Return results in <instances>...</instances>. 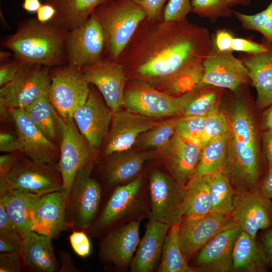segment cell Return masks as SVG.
<instances>
[{"label": "cell", "instance_id": "6da1fadb", "mask_svg": "<svg viewBox=\"0 0 272 272\" xmlns=\"http://www.w3.org/2000/svg\"><path fill=\"white\" fill-rule=\"evenodd\" d=\"M224 95L223 112L229 123L223 172L236 194L260 189L268 166L263 153L260 116L253 108L246 89Z\"/></svg>", "mask_w": 272, "mask_h": 272}, {"label": "cell", "instance_id": "7a4b0ae2", "mask_svg": "<svg viewBox=\"0 0 272 272\" xmlns=\"http://www.w3.org/2000/svg\"><path fill=\"white\" fill-rule=\"evenodd\" d=\"M165 44L138 66L137 74L160 88L180 73L203 66L211 51L209 31L186 19L166 23Z\"/></svg>", "mask_w": 272, "mask_h": 272}, {"label": "cell", "instance_id": "3957f363", "mask_svg": "<svg viewBox=\"0 0 272 272\" xmlns=\"http://www.w3.org/2000/svg\"><path fill=\"white\" fill-rule=\"evenodd\" d=\"M67 32L51 22L41 23L31 19L21 23L2 45L22 62L59 66L66 63L64 42Z\"/></svg>", "mask_w": 272, "mask_h": 272}, {"label": "cell", "instance_id": "277c9868", "mask_svg": "<svg viewBox=\"0 0 272 272\" xmlns=\"http://www.w3.org/2000/svg\"><path fill=\"white\" fill-rule=\"evenodd\" d=\"M94 12L103 28L108 51L115 59L147 18L145 10L132 0H112L99 6Z\"/></svg>", "mask_w": 272, "mask_h": 272}, {"label": "cell", "instance_id": "5b68a950", "mask_svg": "<svg viewBox=\"0 0 272 272\" xmlns=\"http://www.w3.org/2000/svg\"><path fill=\"white\" fill-rule=\"evenodd\" d=\"M50 83L49 67L22 62L14 79L1 87V108L25 109L40 97L47 95Z\"/></svg>", "mask_w": 272, "mask_h": 272}, {"label": "cell", "instance_id": "8992f818", "mask_svg": "<svg viewBox=\"0 0 272 272\" xmlns=\"http://www.w3.org/2000/svg\"><path fill=\"white\" fill-rule=\"evenodd\" d=\"M60 125L59 158L55 167L61 176L62 192L69 202L78 172L90 161H95V152L79 131L73 117L63 119L60 116Z\"/></svg>", "mask_w": 272, "mask_h": 272}, {"label": "cell", "instance_id": "52a82bcc", "mask_svg": "<svg viewBox=\"0 0 272 272\" xmlns=\"http://www.w3.org/2000/svg\"><path fill=\"white\" fill-rule=\"evenodd\" d=\"M47 97L63 119L72 118L86 101L90 88L81 70L68 65L53 69Z\"/></svg>", "mask_w": 272, "mask_h": 272}, {"label": "cell", "instance_id": "ba28073f", "mask_svg": "<svg viewBox=\"0 0 272 272\" xmlns=\"http://www.w3.org/2000/svg\"><path fill=\"white\" fill-rule=\"evenodd\" d=\"M95 161L78 172L72 185L67 208L70 226L78 230L88 228L96 216L101 198V188L91 176Z\"/></svg>", "mask_w": 272, "mask_h": 272}, {"label": "cell", "instance_id": "9c48e42d", "mask_svg": "<svg viewBox=\"0 0 272 272\" xmlns=\"http://www.w3.org/2000/svg\"><path fill=\"white\" fill-rule=\"evenodd\" d=\"M7 182L9 190L40 195L62 189L61 176L55 165L19 156L7 175Z\"/></svg>", "mask_w": 272, "mask_h": 272}, {"label": "cell", "instance_id": "30bf717a", "mask_svg": "<svg viewBox=\"0 0 272 272\" xmlns=\"http://www.w3.org/2000/svg\"><path fill=\"white\" fill-rule=\"evenodd\" d=\"M105 45L103 28L94 12L86 21L68 31L64 42L67 65L82 70L101 59Z\"/></svg>", "mask_w": 272, "mask_h": 272}, {"label": "cell", "instance_id": "8fae6325", "mask_svg": "<svg viewBox=\"0 0 272 272\" xmlns=\"http://www.w3.org/2000/svg\"><path fill=\"white\" fill-rule=\"evenodd\" d=\"M185 186L158 169L149 177L150 218L170 226L179 224L183 218Z\"/></svg>", "mask_w": 272, "mask_h": 272}, {"label": "cell", "instance_id": "7c38bea8", "mask_svg": "<svg viewBox=\"0 0 272 272\" xmlns=\"http://www.w3.org/2000/svg\"><path fill=\"white\" fill-rule=\"evenodd\" d=\"M235 223L232 215L214 212L199 217L183 218L178 225V238L186 260L219 233Z\"/></svg>", "mask_w": 272, "mask_h": 272}, {"label": "cell", "instance_id": "4fadbf2b", "mask_svg": "<svg viewBox=\"0 0 272 272\" xmlns=\"http://www.w3.org/2000/svg\"><path fill=\"white\" fill-rule=\"evenodd\" d=\"M124 100L127 109L148 117L180 116L177 97L162 92L146 82H132L125 88Z\"/></svg>", "mask_w": 272, "mask_h": 272}, {"label": "cell", "instance_id": "5bb4252c", "mask_svg": "<svg viewBox=\"0 0 272 272\" xmlns=\"http://www.w3.org/2000/svg\"><path fill=\"white\" fill-rule=\"evenodd\" d=\"M203 66L201 83L233 92L250 83L247 69L240 59L235 57L232 52L217 50L213 44L203 60Z\"/></svg>", "mask_w": 272, "mask_h": 272}, {"label": "cell", "instance_id": "9a60e30c", "mask_svg": "<svg viewBox=\"0 0 272 272\" xmlns=\"http://www.w3.org/2000/svg\"><path fill=\"white\" fill-rule=\"evenodd\" d=\"M113 114L105 101L91 89L86 102L74 113L79 131L95 152L107 135Z\"/></svg>", "mask_w": 272, "mask_h": 272}, {"label": "cell", "instance_id": "2e32d148", "mask_svg": "<svg viewBox=\"0 0 272 272\" xmlns=\"http://www.w3.org/2000/svg\"><path fill=\"white\" fill-rule=\"evenodd\" d=\"M201 149L175 132L164 146L156 150V158L177 183L185 186L194 175Z\"/></svg>", "mask_w": 272, "mask_h": 272}, {"label": "cell", "instance_id": "e0dca14e", "mask_svg": "<svg viewBox=\"0 0 272 272\" xmlns=\"http://www.w3.org/2000/svg\"><path fill=\"white\" fill-rule=\"evenodd\" d=\"M157 119L128 109L114 112L106 138L105 156L131 149L142 133L158 123L160 120Z\"/></svg>", "mask_w": 272, "mask_h": 272}, {"label": "cell", "instance_id": "ac0fdd59", "mask_svg": "<svg viewBox=\"0 0 272 272\" xmlns=\"http://www.w3.org/2000/svg\"><path fill=\"white\" fill-rule=\"evenodd\" d=\"M233 205L234 221L253 238L259 230L272 227V199L264 196L260 189L235 194Z\"/></svg>", "mask_w": 272, "mask_h": 272}, {"label": "cell", "instance_id": "d6986e66", "mask_svg": "<svg viewBox=\"0 0 272 272\" xmlns=\"http://www.w3.org/2000/svg\"><path fill=\"white\" fill-rule=\"evenodd\" d=\"M81 70L88 82L96 86L114 113L124 106L126 77L121 64L101 58Z\"/></svg>", "mask_w": 272, "mask_h": 272}, {"label": "cell", "instance_id": "ffe728a7", "mask_svg": "<svg viewBox=\"0 0 272 272\" xmlns=\"http://www.w3.org/2000/svg\"><path fill=\"white\" fill-rule=\"evenodd\" d=\"M8 111L21 143V152L34 160L55 165L60 152L55 143L43 134L24 109Z\"/></svg>", "mask_w": 272, "mask_h": 272}, {"label": "cell", "instance_id": "44dd1931", "mask_svg": "<svg viewBox=\"0 0 272 272\" xmlns=\"http://www.w3.org/2000/svg\"><path fill=\"white\" fill-rule=\"evenodd\" d=\"M241 231L236 223L222 231L199 250L194 260L197 269L226 272L232 270V255L236 239Z\"/></svg>", "mask_w": 272, "mask_h": 272}, {"label": "cell", "instance_id": "7402d4cb", "mask_svg": "<svg viewBox=\"0 0 272 272\" xmlns=\"http://www.w3.org/2000/svg\"><path fill=\"white\" fill-rule=\"evenodd\" d=\"M140 225V220H134L109 232L100 244L103 259L121 268L130 265L141 241Z\"/></svg>", "mask_w": 272, "mask_h": 272}, {"label": "cell", "instance_id": "603a6c76", "mask_svg": "<svg viewBox=\"0 0 272 272\" xmlns=\"http://www.w3.org/2000/svg\"><path fill=\"white\" fill-rule=\"evenodd\" d=\"M266 50L255 54L239 57L247 69L250 83L255 88V107L259 111L272 105V43L262 37Z\"/></svg>", "mask_w": 272, "mask_h": 272}, {"label": "cell", "instance_id": "cb8c5ba5", "mask_svg": "<svg viewBox=\"0 0 272 272\" xmlns=\"http://www.w3.org/2000/svg\"><path fill=\"white\" fill-rule=\"evenodd\" d=\"M67 205L62 191L41 196L35 210L33 232L51 239L57 237L70 226L67 217Z\"/></svg>", "mask_w": 272, "mask_h": 272}, {"label": "cell", "instance_id": "d4e9b609", "mask_svg": "<svg viewBox=\"0 0 272 272\" xmlns=\"http://www.w3.org/2000/svg\"><path fill=\"white\" fill-rule=\"evenodd\" d=\"M104 173L111 185L123 184L133 180L147 161L156 158V151L131 149L116 152L106 157Z\"/></svg>", "mask_w": 272, "mask_h": 272}, {"label": "cell", "instance_id": "484cf974", "mask_svg": "<svg viewBox=\"0 0 272 272\" xmlns=\"http://www.w3.org/2000/svg\"><path fill=\"white\" fill-rule=\"evenodd\" d=\"M171 226L150 219L145 235L130 263L132 272H151L160 261L166 236Z\"/></svg>", "mask_w": 272, "mask_h": 272}, {"label": "cell", "instance_id": "4316f807", "mask_svg": "<svg viewBox=\"0 0 272 272\" xmlns=\"http://www.w3.org/2000/svg\"><path fill=\"white\" fill-rule=\"evenodd\" d=\"M225 89L199 83L177 97L180 116H208L219 110Z\"/></svg>", "mask_w": 272, "mask_h": 272}, {"label": "cell", "instance_id": "83f0119b", "mask_svg": "<svg viewBox=\"0 0 272 272\" xmlns=\"http://www.w3.org/2000/svg\"><path fill=\"white\" fill-rule=\"evenodd\" d=\"M42 195L10 189L0 194L6 211L17 232L23 239L32 232L37 203Z\"/></svg>", "mask_w": 272, "mask_h": 272}, {"label": "cell", "instance_id": "f1b7e54d", "mask_svg": "<svg viewBox=\"0 0 272 272\" xmlns=\"http://www.w3.org/2000/svg\"><path fill=\"white\" fill-rule=\"evenodd\" d=\"M22 259L30 269L40 272H54L58 264L51 238L35 232L22 239Z\"/></svg>", "mask_w": 272, "mask_h": 272}, {"label": "cell", "instance_id": "f546056e", "mask_svg": "<svg viewBox=\"0 0 272 272\" xmlns=\"http://www.w3.org/2000/svg\"><path fill=\"white\" fill-rule=\"evenodd\" d=\"M142 183L143 178L139 176L117 186L102 212L97 223V227H107L126 215L137 201Z\"/></svg>", "mask_w": 272, "mask_h": 272}, {"label": "cell", "instance_id": "4dcf8cb0", "mask_svg": "<svg viewBox=\"0 0 272 272\" xmlns=\"http://www.w3.org/2000/svg\"><path fill=\"white\" fill-rule=\"evenodd\" d=\"M269 267V261L261 243L241 230L233 249L232 270L265 272Z\"/></svg>", "mask_w": 272, "mask_h": 272}, {"label": "cell", "instance_id": "1f68e13d", "mask_svg": "<svg viewBox=\"0 0 272 272\" xmlns=\"http://www.w3.org/2000/svg\"><path fill=\"white\" fill-rule=\"evenodd\" d=\"M112 0H45L54 7L56 13L50 22L69 31L87 20L99 6Z\"/></svg>", "mask_w": 272, "mask_h": 272}, {"label": "cell", "instance_id": "d6a6232c", "mask_svg": "<svg viewBox=\"0 0 272 272\" xmlns=\"http://www.w3.org/2000/svg\"><path fill=\"white\" fill-rule=\"evenodd\" d=\"M210 174L194 175L185 186L183 218H195L211 212Z\"/></svg>", "mask_w": 272, "mask_h": 272}, {"label": "cell", "instance_id": "836d02e7", "mask_svg": "<svg viewBox=\"0 0 272 272\" xmlns=\"http://www.w3.org/2000/svg\"><path fill=\"white\" fill-rule=\"evenodd\" d=\"M32 121L50 141L60 140V115L47 95L43 96L25 109Z\"/></svg>", "mask_w": 272, "mask_h": 272}, {"label": "cell", "instance_id": "e575fe53", "mask_svg": "<svg viewBox=\"0 0 272 272\" xmlns=\"http://www.w3.org/2000/svg\"><path fill=\"white\" fill-rule=\"evenodd\" d=\"M178 225H171L166 236L162 251L159 272H194L184 256L179 244Z\"/></svg>", "mask_w": 272, "mask_h": 272}, {"label": "cell", "instance_id": "d590c367", "mask_svg": "<svg viewBox=\"0 0 272 272\" xmlns=\"http://www.w3.org/2000/svg\"><path fill=\"white\" fill-rule=\"evenodd\" d=\"M229 131L201 149L194 175L203 176L223 172Z\"/></svg>", "mask_w": 272, "mask_h": 272}, {"label": "cell", "instance_id": "8d00e7d4", "mask_svg": "<svg viewBox=\"0 0 272 272\" xmlns=\"http://www.w3.org/2000/svg\"><path fill=\"white\" fill-rule=\"evenodd\" d=\"M211 212L232 215L233 198L236 194L228 178L219 172L210 174Z\"/></svg>", "mask_w": 272, "mask_h": 272}, {"label": "cell", "instance_id": "74e56055", "mask_svg": "<svg viewBox=\"0 0 272 272\" xmlns=\"http://www.w3.org/2000/svg\"><path fill=\"white\" fill-rule=\"evenodd\" d=\"M179 115L160 120L154 127L142 133L137 143L145 149H159L164 146L175 132Z\"/></svg>", "mask_w": 272, "mask_h": 272}, {"label": "cell", "instance_id": "f35d334b", "mask_svg": "<svg viewBox=\"0 0 272 272\" xmlns=\"http://www.w3.org/2000/svg\"><path fill=\"white\" fill-rule=\"evenodd\" d=\"M233 15L246 30L259 32L262 38L272 43V1L265 9L254 15L232 10Z\"/></svg>", "mask_w": 272, "mask_h": 272}, {"label": "cell", "instance_id": "ab89813d", "mask_svg": "<svg viewBox=\"0 0 272 272\" xmlns=\"http://www.w3.org/2000/svg\"><path fill=\"white\" fill-rule=\"evenodd\" d=\"M229 128L225 113L220 110L215 111L207 116L204 132L196 145L202 149L228 132Z\"/></svg>", "mask_w": 272, "mask_h": 272}, {"label": "cell", "instance_id": "60d3db41", "mask_svg": "<svg viewBox=\"0 0 272 272\" xmlns=\"http://www.w3.org/2000/svg\"><path fill=\"white\" fill-rule=\"evenodd\" d=\"M191 12L215 23L220 18H230L232 10L223 0H191Z\"/></svg>", "mask_w": 272, "mask_h": 272}, {"label": "cell", "instance_id": "b9f144b4", "mask_svg": "<svg viewBox=\"0 0 272 272\" xmlns=\"http://www.w3.org/2000/svg\"><path fill=\"white\" fill-rule=\"evenodd\" d=\"M206 121L207 116H180L175 132L196 145L204 132Z\"/></svg>", "mask_w": 272, "mask_h": 272}, {"label": "cell", "instance_id": "7bdbcfd3", "mask_svg": "<svg viewBox=\"0 0 272 272\" xmlns=\"http://www.w3.org/2000/svg\"><path fill=\"white\" fill-rule=\"evenodd\" d=\"M190 12V0H169L163 9L164 22L168 23L183 20Z\"/></svg>", "mask_w": 272, "mask_h": 272}, {"label": "cell", "instance_id": "ee69618b", "mask_svg": "<svg viewBox=\"0 0 272 272\" xmlns=\"http://www.w3.org/2000/svg\"><path fill=\"white\" fill-rule=\"evenodd\" d=\"M69 240L74 252L79 256L86 257L91 250V245L89 238L83 230H74Z\"/></svg>", "mask_w": 272, "mask_h": 272}, {"label": "cell", "instance_id": "f6af8a7d", "mask_svg": "<svg viewBox=\"0 0 272 272\" xmlns=\"http://www.w3.org/2000/svg\"><path fill=\"white\" fill-rule=\"evenodd\" d=\"M265 43L261 40V43L252 39L235 37L233 41V51H240L246 54H255L266 50Z\"/></svg>", "mask_w": 272, "mask_h": 272}, {"label": "cell", "instance_id": "bcb514c9", "mask_svg": "<svg viewBox=\"0 0 272 272\" xmlns=\"http://www.w3.org/2000/svg\"><path fill=\"white\" fill-rule=\"evenodd\" d=\"M18 155L17 153H6L0 157V194L7 193L9 188L7 176Z\"/></svg>", "mask_w": 272, "mask_h": 272}, {"label": "cell", "instance_id": "7dc6e473", "mask_svg": "<svg viewBox=\"0 0 272 272\" xmlns=\"http://www.w3.org/2000/svg\"><path fill=\"white\" fill-rule=\"evenodd\" d=\"M22 146L19 138L15 133L1 131L0 133V151L6 153L21 152Z\"/></svg>", "mask_w": 272, "mask_h": 272}, {"label": "cell", "instance_id": "c3c4849f", "mask_svg": "<svg viewBox=\"0 0 272 272\" xmlns=\"http://www.w3.org/2000/svg\"><path fill=\"white\" fill-rule=\"evenodd\" d=\"M22 242V239L16 232L0 233V252H20Z\"/></svg>", "mask_w": 272, "mask_h": 272}, {"label": "cell", "instance_id": "681fc988", "mask_svg": "<svg viewBox=\"0 0 272 272\" xmlns=\"http://www.w3.org/2000/svg\"><path fill=\"white\" fill-rule=\"evenodd\" d=\"M21 257L19 252L1 253L0 271H20L21 269Z\"/></svg>", "mask_w": 272, "mask_h": 272}, {"label": "cell", "instance_id": "f907efd6", "mask_svg": "<svg viewBox=\"0 0 272 272\" xmlns=\"http://www.w3.org/2000/svg\"><path fill=\"white\" fill-rule=\"evenodd\" d=\"M233 34L225 28L216 30L212 39L213 44L215 48L223 52H233L232 44L234 38Z\"/></svg>", "mask_w": 272, "mask_h": 272}, {"label": "cell", "instance_id": "816d5d0a", "mask_svg": "<svg viewBox=\"0 0 272 272\" xmlns=\"http://www.w3.org/2000/svg\"><path fill=\"white\" fill-rule=\"evenodd\" d=\"M140 5L146 11L147 18L156 20L163 15V6L167 0H132Z\"/></svg>", "mask_w": 272, "mask_h": 272}, {"label": "cell", "instance_id": "f5cc1de1", "mask_svg": "<svg viewBox=\"0 0 272 272\" xmlns=\"http://www.w3.org/2000/svg\"><path fill=\"white\" fill-rule=\"evenodd\" d=\"M22 62L15 60L3 63L0 67V86L6 85L12 81L18 73Z\"/></svg>", "mask_w": 272, "mask_h": 272}, {"label": "cell", "instance_id": "db71d44e", "mask_svg": "<svg viewBox=\"0 0 272 272\" xmlns=\"http://www.w3.org/2000/svg\"><path fill=\"white\" fill-rule=\"evenodd\" d=\"M261 141L263 153L268 169L272 166V131L262 130Z\"/></svg>", "mask_w": 272, "mask_h": 272}, {"label": "cell", "instance_id": "11a10c76", "mask_svg": "<svg viewBox=\"0 0 272 272\" xmlns=\"http://www.w3.org/2000/svg\"><path fill=\"white\" fill-rule=\"evenodd\" d=\"M56 13V10L54 6L44 3L36 13V19L41 23H47L54 19Z\"/></svg>", "mask_w": 272, "mask_h": 272}, {"label": "cell", "instance_id": "9f6ffc18", "mask_svg": "<svg viewBox=\"0 0 272 272\" xmlns=\"http://www.w3.org/2000/svg\"><path fill=\"white\" fill-rule=\"evenodd\" d=\"M14 232H17L3 201L0 200V233Z\"/></svg>", "mask_w": 272, "mask_h": 272}, {"label": "cell", "instance_id": "6f0895ef", "mask_svg": "<svg viewBox=\"0 0 272 272\" xmlns=\"http://www.w3.org/2000/svg\"><path fill=\"white\" fill-rule=\"evenodd\" d=\"M261 238V244L267 256L269 267L272 268V227L266 229Z\"/></svg>", "mask_w": 272, "mask_h": 272}, {"label": "cell", "instance_id": "680465c9", "mask_svg": "<svg viewBox=\"0 0 272 272\" xmlns=\"http://www.w3.org/2000/svg\"><path fill=\"white\" fill-rule=\"evenodd\" d=\"M260 190L264 196L270 199L272 198V166L268 169Z\"/></svg>", "mask_w": 272, "mask_h": 272}, {"label": "cell", "instance_id": "91938a15", "mask_svg": "<svg viewBox=\"0 0 272 272\" xmlns=\"http://www.w3.org/2000/svg\"><path fill=\"white\" fill-rule=\"evenodd\" d=\"M261 130L272 131V105L265 109L260 115Z\"/></svg>", "mask_w": 272, "mask_h": 272}, {"label": "cell", "instance_id": "94428289", "mask_svg": "<svg viewBox=\"0 0 272 272\" xmlns=\"http://www.w3.org/2000/svg\"><path fill=\"white\" fill-rule=\"evenodd\" d=\"M42 5L40 0H23L22 8L27 12L37 13Z\"/></svg>", "mask_w": 272, "mask_h": 272}, {"label": "cell", "instance_id": "6125c7cd", "mask_svg": "<svg viewBox=\"0 0 272 272\" xmlns=\"http://www.w3.org/2000/svg\"><path fill=\"white\" fill-rule=\"evenodd\" d=\"M252 0H223L224 3L229 7H231L236 5H241L248 6L250 4Z\"/></svg>", "mask_w": 272, "mask_h": 272}, {"label": "cell", "instance_id": "be15d7a7", "mask_svg": "<svg viewBox=\"0 0 272 272\" xmlns=\"http://www.w3.org/2000/svg\"><path fill=\"white\" fill-rule=\"evenodd\" d=\"M10 53L7 52L1 51V61H6L10 56Z\"/></svg>", "mask_w": 272, "mask_h": 272}, {"label": "cell", "instance_id": "e7e4bbea", "mask_svg": "<svg viewBox=\"0 0 272 272\" xmlns=\"http://www.w3.org/2000/svg\"><path fill=\"white\" fill-rule=\"evenodd\" d=\"M271 199H272V198H271Z\"/></svg>", "mask_w": 272, "mask_h": 272}]
</instances>
